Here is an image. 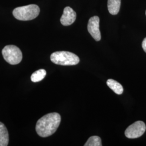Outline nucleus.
Returning a JSON list of instances; mask_svg holds the SVG:
<instances>
[{
    "instance_id": "11",
    "label": "nucleus",
    "mask_w": 146,
    "mask_h": 146,
    "mask_svg": "<svg viewBox=\"0 0 146 146\" xmlns=\"http://www.w3.org/2000/svg\"><path fill=\"white\" fill-rule=\"evenodd\" d=\"M46 74V71L43 69L36 70L31 75V81L33 82H37L42 81L45 78Z\"/></svg>"
},
{
    "instance_id": "6",
    "label": "nucleus",
    "mask_w": 146,
    "mask_h": 146,
    "mask_svg": "<svg viewBox=\"0 0 146 146\" xmlns=\"http://www.w3.org/2000/svg\"><path fill=\"white\" fill-rule=\"evenodd\" d=\"M99 27L100 19L98 16H94L90 18L87 26L88 31L96 41H99L101 38Z\"/></svg>"
},
{
    "instance_id": "3",
    "label": "nucleus",
    "mask_w": 146,
    "mask_h": 146,
    "mask_svg": "<svg viewBox=\"0 0 146 146\" xmlns=\"http://www.w3.org/2000/svg\"><path fill=\"white\" fill-rule=\"evenodd\" d=\"M50 60L55 64L61 66L76 65L80 62V58L76 55L66 51L53 52L50 55Z\"/></svg>"
},
{
    "instance_id": "7",
    "label": "nucleus",
    "mask_w": 146,
    "mask_h": 146,
    "mask_svg": "<svg viewBox=\"0 0 146 146\" xmlns=\"http://www.w3.org/2000/svg\"><path fill=\"white\" fill-rule=\"evenodd\" d=\"M76 18V13L70 7H66L63 10L60 22L63 26H68L72 25Z\"/></svg>"
},
{
    "instance_id": "2",
    "label": "nucleus",
    "mask_w": 146,
    "mask_h": 146,
    "mask_svg": "<svg viewBox=\"0 0 146 146\" xmlns=\"http://www.w3.org/2000/svg\"><path fill=\"white\" fill-rule=\"evenodd\" d=\"M40 11V9L38 5H29L16 8L13 11V14L17 20L29 21L37 17Z\"/></svg>"
},
{
    "instance_id": "4",
    "label": "nucleus",
    "mask_w": 146,
    "mask_h": 146,
    "mask_svg": "<svg viewBox=\"0 0 146 146\" xmlns=\"http://www.w3.org/2000/svg\"><path fill=\"white\" fill-rule=\"evenodd\" d=\"M2 55L6 62L11 65L20 63L22 60V53L19 48L14 45H8L3 48Z\"/></svg>"
},
{
    "instance_id": "8",
    "label": "nucleus",
    "mask_w": 146,
    "mask_h": 146,
    "mask_svg": "<svg viewBox=\"0 0 146 146\" xmlns=\"http://www.w3.org/2000/svg\"><path fill=\"white\" fill-rule=\"evenodd\" d=\"M8 131L5 125L0 122V146H8Z\"/></svg>"
},
{
    "instance_id": "14",
    "label": "nucleus",
    "mask_w": 146,
    "mask_h": 146,
    "mask_svg": "<svg viewBox=\"0 0 146 146\" xmlns=\"http://www.w3.org/2000/svg\"></svg>"
},
{
    "instance_id": "12",
    "label": "nucleus",
    "mask_w": 146,
    "mask_h": 146,
    "mask_svg": "<svg viewBox=\"0 0 146 146\" xmlns=\"http://www.w3.org/2000/svg\"><path fill=\"white\" fill-rule=\"evenodd\" d=\"M84 146H102L101 139L99 136H93L89 138Z\"/></svg>"
},
{
    "instance_id": "1",
    "label": "nucleus",
    "mask_w": 146,
    "mask_h": 146,
    "mask_svg": "<svg viewBox=\"0 0 146 146\" xmlns=\"http://www.w3.org/2000/svg\"><path fill=\"white\" fill-rule=\"evenodd\" d=\"M61 120V116L57 113H49L43 116L37 122V134L42 137L52 135L57 130Z\"/></svg>"
},
{
    "instance_id": "10",
    "label": "nucleus",
    "mask_w": 146,
    "mask_h": 146,
    "mask_svg": "<svg viewBox=\"0 0 146 146\" xmlns=\"http://www.w3.org/2000/svg\"><path fill=\"white\" fill-rule=\"evenodd\" d=\"M107 84L110 88L114 91L116 94L121 95L123 92V88L122 85L113 79H108L107 81Z\"/></svg>"
},
{
    "instance_id": "5",
    "label": "nucleus",
    "mask_w": 146,
    "mask_h": 146,
    "mask_svg": "<svg viewBox=\"0 0 146 146\" xmlns=\"http://www.w3.org/2000/svg\"><path fill=\"white\" fill-rule=\"evenodd\" d=\"M146 129L145 123L142 121H138L129 125L126 129L125 134L127 138L136 139L142 135Z\"/></svg>"
},
{
    "instance_id": "9",
    "label": "nucleus",
    "mask_w": 146,
    "mask_h": 146,
    "mask_svg": "<svg viewBox=\"0 0 146 146\" xmlns=\"http://www.w3.org/2000/svg\"><path fill=\"white\" fill-rule=\"evenodd\" d=\"M121 0H108V9L111 15H116L120 9Z\"/></svg>"
},
{
    "instance_id": "13",
    "label": "nucleus",
    "mask_w": 146,
    "mask_h": 146,
    "mask_svg": "<svg viewBox=\"0 0 146 146\" xmlns=\"http://www.w3.org/2000/svg\"><path fill=\"white\" fill-rule=\"evenodd\" d=\"M142 48L144 50V51L146 52V37L144 38V40L142 42Z\"/></svg>"
}]
</instances>
